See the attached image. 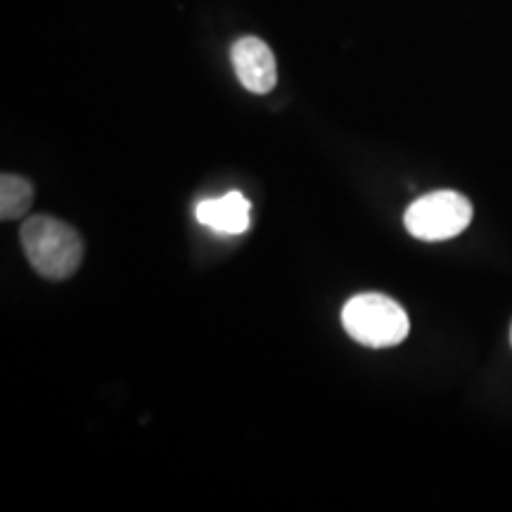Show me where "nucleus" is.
Wrapping results in <instances>:
<instances>
[{
	"instance_id": "1",
	"label": "nucleus",
	"mask_w": 512,
	"mask_h": 512,
	"mask_svg": "<svg viewBox=\"0 0 512 512\" xmlns=\"http://www.w3.org/2000/svg\"><path fill=\"white\" fill-rule=\"evenodd\" d=\"M24 254L38 275L48 280H67L83 261V240L76 230L55 216H29L19 230Z\"/></svg>"
},
{
	"instance_id": "2",
	"label": "nucleus",
	"mask_w": 512,
	"mask_h": 512,
	"mask_svg": "<svg viewBox=\"0 0 512 512\" xmlns=\"http://www.w3.org/2000/svg\"><path fill=\"white\" fill-rule=\"evenodd\" d=\"M342 325L351 339L370 349L401 344L411 332V320L399 302L384 294H358L342 311Z\"/></svg>"
},
{
	"instance_id": "3",
	"label": "nucleus",
	"mask_w": 512,
	"mask_h": 512,
	"mask_svg": "<svg viewBox=\"0 0 512 512\" xmlns=\"http://www.w3.org/2000/svg\"><path fill=\"white\" fill-rule=\"evenodd\" d=\"M472 204L453 190H437L422 195L406 209L403 223L413 238L425 242L451 240L470 226Z\"/></svg>"
},
{
	"instance_id": "4",
	"label": "nucleus",
	"mask_w": 512,
	"mask_h": 512,
	"mask_svg": "<svg viewBox=\"0 0 512 512\" xmlns=\"http://www.w3.org/2000/svg\"><path fill=\"white\" fill-rule=\"evenodd\" d=\"M230 60H233L235 74H238L240 83L249 93L266 95L273 91L275 81H278V69H275V57L271 48L261 38H240L233 50H230Z\"/></svg>"
},
{
	"instance_id": "5",
	"label": "nucleus",
	"mask_w": 512,
	"mask_h": 512,
	"mask_svg": "<svg viewBox=\"0 0 512 512\" xmlns=\"http://www.w3.org/2000/svg\"><path fill=\"white\" fill-rule=\"evenodd\" d=\"M249 200L242 192H228L219 200H204L197 204V221L219 233L240 235L249 228Z\"/></svg>"
},
{
	"instance_id": "6",
	"label": "nucleus",
	"mask_w": 512,
	"mask_h": 512,
	"mask_svg": "<svg viewBox=\"0 0 512 512\" xmlns=\"http://www.w3.org/2000/svg\"><path fill=\"white\" fill-rule=\"evenodd\" d=\"M34 202V188L27 178L15 174H3L0 178V219L15 221L29 214Z\"/></svg>"
},
{
	"instance_id": "7",
	"label": "nucleus",
	"mask_w": 512,
	"mask_h": 512,
	"mask_svg": "<svg viewBox=\"0 0 512 512\" xmlns=\"http://www.w3.org/2000/svg\"><path fill=\"white\" fill-rule=\"evenodd\" d=\"M510 344H512V328H510Z\"/></svg>"
}]
</instances>
